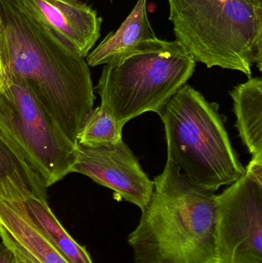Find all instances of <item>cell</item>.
Wrapping results in <instances>:
<instances>
[{
  "label": "cell",
  "mask_w": 262,
  "mask_h": 263,
  "mask_svg": "<svg viewBox=\"0 0 262 263\" xmlns=\"http://www.w3.org/2000/svg\"><path fill=\"white\" fill-rule=\"evenodd\" d=\"M0 70L2 75L24 80L77 143L95 100L89 66L23 0H0Z\"/></svg>",
  "instance_id": "6da1fadb"
},
{
  "label": "cell",
  "mask_w": 262,
  "mask_h": 263,
  "mask_svg": "<svg viewBox=\"0 0 262 263\" xmlns=\"http://www.w3.org/2000/svg\"><path fill=\"white\" fill-rule=\"evenodd\" d=\"M155 190L128 236L135 263H216V195L167 159Z\"/></svg>",
  "instance_id": "7a4b0ae2"
},
{
  "label": "cell",
  "mask_w": 262,
  "mask_h": 263,
  "mask_svg": "<svg viewBox=\"0 0 262 263\" xmlns=\"http://www.w3.org/2000/svg\"><path fill=\"white\" fill-rule=\"evenodd\" d=\"M177 41L208 68L262 71V0H167Z\"/></svg>",
  "instance_id": "3957f363"
},
{
  "label": "cell",
  "mask_w": 262,
  "mask_h": 263,
  "mask_svg": "<svg viewBox=\"0 0 262 263\" xmlns=\"http://www.w3.org/2000/svg\"><path fill=\"white\" fill-rule=\"evenodd\" d=\"M218 108L186 84L158 114L166 131L168 159L192 182L214 193L246 173Z\"/></svg>",
  "instance_id": "277c9868"
},
{
  "label": "cell",
  "mask_w": 262,
  "mask_h": 263,
  "mask_svg": "<svg viewBox=\"0 0 262 263\" xmlns=\"http://www.w3.org/2000/svg\"><path fill=\"white\" fill-rule=\"evenodd\" d=\"M196 61L179 43L158 38L140 43L103 67L97 92L118 126L148 112L159 114L187 84Z\"/></svg>",
  "instance_id": "5b68a950"
},
{
  "label": "cell",
  "mask_w": 262,
  "mask_h": 263,
  "mask_svg": "<svg viewBox=\"0 0 262 263\" xmlns=\"http://www.w3.org/2000/svg\"><path fill=\"white\" fill-rule=\"evenodd\" d=\"M0 131L46 188L72 173L74 143L23 79L2 75Z\"/></svg>",
  "instance_id": "8992f818"
},
{
  "label": "cell",
  "mask_w": 262,
  "mask_h": 263,
  "mask_svg": "<svg viewBox=\"0 0 262 263\" xmlns=\"http://www.w3.org/2000/svg\"><path fill=\"white\" fill-rule=\"evenodd\" d=\"M216 263H262V185L246 173L216 195Z\"/></svg>",
  "instance_id": "52a82bcc"
},
{
  "label": "cell",
  "mask_w": 262,
  "mask_h": 263,
  "mask_svg": "<svg viewBox=\"0 0 262 263\" xmlns=\"http://www.w3.org/2000/svg\"><path fill=\"white\" fill-rule=\"evenodd\" d=\"M72 173H81L113 190L141 211L147 206L155 190L153 181L123 140L112 146L96 148L77 144Z\"/></svg>",
  "instance_id": "ba28073f"
},
{
  "label": "cell",
  "mask_w": 262,
  "mask_h": 263,
  "mask_svg": "<svg viewBox=\"0 0 262 263\" xmlns=\"http://www.w3.org/2000/svg\"><path fill=\"white\" fill-rule=\"evenodd\" d=\"M60 40L86 59L100 37L103 18L80 0H23Z\"/></svg>",
  "instance_id": "9c48e42d"
},
{
  "label": "cell",
  "mask_w": 262,
  "mask_h": 263,
  "mask_svg": "<svg viewBox=\"0 0 262 263\" xmlns=\"http://www.w3.org/2000/svg\"><path fill=\"white\" fill-rule=\"evenodd\" d=\"M0 239L31 263H69L35 227L21 199L0 198Z\"/></svg>",
  "instance_id": "30bf717a"
},
{
  "label": "cell",
  "mask_w": 262,
  "mask_h": 263,
  "mask_svg": "<svg viewBox=\"0 0 262 263\" xmlns=\"http://www.w3.org/2000/svg\"><path fill=\"white\" fill-rule=\"evenodd\" d=\"M147 0H138L129 16L115 32H112L89 52L86 61L91 67L109 64L140 43L156 38L147 15Z\"/></svg>",
  "instance_id": "8fae6325"
},
{
  "label": "cell",
  "mask_w": 262,
  "mask_h": 263,
  "mask_svg": "<svg viewBox=\"0 0 262 263\" xmlns=\"http://www.w3.org/2000/svg\"><path fill=\"white\" fill-rule=\"evenodd\" d=\"M235 126L240 138L252 155V160L262 162V80L249 79L230 92Z\"/></svg>",
  "instance_id": "7c38bea8"
},
{
  "label": "cell",
  "mask_w": 262,
  "mask_h": 263,
  "mask_svg": "<svg viewBox=\"0 0 262 263\" xmlns=\"http://www.w3.org/2000/svg\"><path fill=\"white\" fill-rule=\"evenodd\" d=\"M46 190L43 179L0 131V198L33 196L47 200Z\"/></svg>",
  "instance_id": "4fadbf2b"
},
{
  "label": "cell",
  "mask_w": 262,
  "mask_h": 263,
  "mask_svg": "<svg viewBox=\"0 0 262 263\" xmlns=\"http://www.w3.org/2000/svg\"><path fill=\"white\" fill-rule=\"evenodd\" d=\"M21 200L35 227L68 262L94 263L86 247L79 245L65 230L52 213L46 199L30 196Z\"/></svg>",
  "instance_id": "5bb4252c"
},
{
  "label": "cell",
  "mask_w": 262,
  "mask_h": 263,
  "mask_svg": "<svg viewBox=\"0 0 262 263\" xmlns=\"http://www.w3.org/2000/svg\"><path fill=\"white\" fill-rule=\"evenodd\" d=\"M123 141V129L118 126L112 111L102 103L88 114L77 136L82 146H112Z\"/></svg>",
  "instance_id": "9a60e30c"
},
{
  "label": "cell",
  "mask_w": 262,
  "mask_h": 263,
  "mask_svg": "<svg viewBox=\"0 0 262 263\" xmlns=\"http://www.w3.org/2000/svg\"><path fill=\"white\" fill-rule=\"evenodd\" d=\"M246 173L262 185V162L251 159L249 165L246 166Z\"/></svg>",
  "instance_id": "2e32d148"
},
{
  "label": "cell",
  "mask_w": 262,
  "mask_h": 263,
  "mask_svg": "<svg viewBox=\"0 0 262 263\" xmlns=\"http://www.w3.org/2000/svg\"><path fill=\"white\" fill-rule=\"evenodd\" d=\"M13 256V251L3 242H1L0 243V263H11Z\"/></svg>",
  "instance_id": "e0dca14e"
},
{
  "label": "cell",
  "mask_w": 262,
  "mask_h": 263,
  "mask_svg": "<svg viewBox=\"0 0 262 263\" xmlns=\"http://www.w3.org/2000/svg\"><path fill=\"white\" fill-rule=\"evenodd\" d=\"M11 250H12V249H11ZM12 250L13 251L14 256L12 262L11 263H29L23 256H21L19 253H17L15 250Z\"/></svg>",
  "instance_id": "ac0fdd59"
},
{
  "label": "cell",
  "mask_w": 262,
  "mask_h": 263,
  "mask_svg": "<svg viewBox=\"0 0 262 263\" xmlns=\"http://www.w3.org/2000/svg\"><path fill=\"white\" fill-rule=\"evenodd\" d=\"M3 77H2L1 70H0V89H1L2 86H3Z\"/></svg>",
  "instance_id": "d6986e66"
},
{
  "label": "cell",
  "mask_w": 262,
  "mask_h": 263,
  "mask_svg": "<svg viewBox=\"0 0 262 263\" xmlns=\"http://www.w3.org/2000/svg\"><path fill=\"white\" fill-rule=\"evenodd\" d=\"M28 261V260H27ZM28 262H29V261H28ZM29 263H31L30 262H29Z\"/></svg>",
  "instance_id": "ffe728a7"
}]
</instances>
